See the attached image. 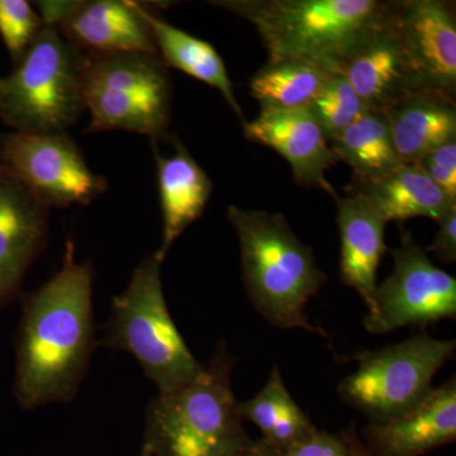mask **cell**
I'll return each mask as SVG.
<instances>
[{"label": "cell", "instance_id": "obj_1", "mask_svg": "<svg viewBox=\"0 0 456 456\" xmlns=\"http://www.w3.org/2000/svg\"><path fill=\"white\" fill-rule=\"evenodd\" d=\"M93 284L92 261L77 263L68 241L59 272L20 296L13 395L23 410L77 397L95 346Z\"/></svg>", "mask_w": 456, "mask_h": 456}, {"label": "cell", "instance_id": "obj_2", "mask_svg": "<svg viewBox=\"0 0 456 456\" xmlns=\"http://www.w3.org/2000/svg\"><path fill=\"white\" fill-rule=\"evenodd\" d=\"M216 7L256 27L268 62H308L330 74L362 49L391 14L380 0H217Z\"/></svg>", "mask_w": 456, "mask_h": 456}, {"label": "cell", "instance_id": "obj_3", "mask_svg": "<svg viewBox=\"0 0 456 456\" xmlns=\"http://www.w3.org/2000/svg\"><path fill=\"white\" fill-rule=\"evenodd\" d=\"M227 217L239 237L246 292L257 314L277 329H302L327 338L305 314L308 301L327 279L312 248L279 213L230 206Z\"/></svg>", "mask_w": 456, "mask_h": 456}, {"label": "cell", "instance_id": "obj_4", "mask_svg": "<svg viewBox=\"0 0 456 456\" xmlns=\"http://www.w3.org/2000/svg\"><path fill=\"white\" fill-rule=\"evenodd\" d=\"M236 358L220 342L194 382L158 393L146 410L143 452L151 456H242L253 445L231 387Z\"/></svg>", "mask_w": 456, "mask_h": 456}, {"label": "cell", "instance_id": "obj_5", "mask_svg": "<svg viewBox=\"0 0 456 456\" xmlns=\"http://www.w3.org/2000/svg\"><path fill=\"white\" fill-rule=\"evenodd\" d=\"M156 251L134 269L127 288L114 297L102 346L131 354L159 393L194 382L204 364L194 358L174 323L161 283Z\"/></svg>", "mask_w": 456, "mask_h": 456}, {"label": "cell", "instance_id": "obj_6", "mask_svg": "<svg viewBox=\"0 0 456 456\" xmlns=\"http://www.w3.org/2000/svg\"><path fill=\"white\" fill-rule=\"evenodd\" d=\"M86 53L45 26L8 77H0V118L16 132L61 134L80 118Z\"/></svg>", "mask_w": 456, "mask_h": 456}, {"label": "cell", "instance_id": "obj_7", "mask_svg": "<svg viewBox=\"0 0 456 456\" xmlns=\"http://www.w3.org/2000/svg\"><path fill=\"white\" fill-rule=\"evenodd\" d=\"M82 90L86 132L127 131L152 141L167 137L171 84L167 65L151 53H86Z\"/></svg>", "mask_w": 456, "mask_h": 456}, {"label": "cell", "instance_id": "obj_8", "mask_svg": "<svg viewBox=\"0 0 456 456\" xmlns=\"http://www.w3.org/2000/svg\"><path fill=\"white\" fill-rule=\"evenodd\" d=\"M455 340L428 332L356 354L358 368L338 384V395L369 422H382L408 412L432 391V380L454 358Z\"/></svg>", "mask_w": 456, "mask_h": 456}, {"label": "cell", "instance_id": "obj_9", "mask_svg": "<svg viewBox=\"0 0 456 456\" xmlns=\"http://www.w3.org/2000/svg\"><path fill=\"white\" fill-rule=\"evenodd\" d=\"M392 274L375 290L362 323L369 334L386 335L402 327L456 318V281L435 265L412 233L402 231L392 251Z\"/></svg>", "mask_w": 456, "mask_h": 456}, {"label": "cell", "instance_id": "obj_10", "mask_svg": "<svg viewBox=\"0 0 456 456\" xmlns=\"http://www.w3.org/2000/svg\"><path fill=\"white\" fill-rule=\"evenodd\" d=\"M0 164L46 208L92 203L107 182L93 173L66 132H9L0 137Z\"/></svg>", "mask_w": 456, "mask_h": 456}, {"label": "cell", "instance_id": "obj_11", "mask_svg": "<svg viewBox=\"0 0 456 456\" xmlns=\"http://www.w3.org/2000/svg\"><path fill=\"white\" fill-rule=\"evenodd\" d=\"M392 17L419 88L455 99L456 22L452 4L441 0L395 2Z\"/></svg>", "mask_w": 456, "mask_h": 456}, {"label": "cell", "instance_id": "obj_12", "mask_svg": "<svg viewBox=\"0 0 456 456\" xmlns=\"http://www.w3.org/2000/svg\"><path fill=\"white\" fill-rule=\"evenodd\" d=\"M49 208L0 164V310L20 298L49 236Z\"/></svg>", "mask_w": 456, "mask_h": 456}, {"label": "cell", "instance_id": "obj_13", "mask_svg": "<svg viewBox=\"0 0 456 456\" xmlns=\"http://www.w3.org/2000/svg\"><path fill=\"white\" fill-rule=\"evenodd\" d=\"M242 126L246 139L283 156L298 184L323 189L338 197L325 173L338 160L310 110L263 108L254 121Z\"/></svg>", "mask_w": 456, "mask_h": 456}, {"label": "cell", "instance_id": "obj_14", "mask_svg": "<svg viewBox=\"0 0 456 456\" xmlns=\"http://www.w3.org/2000/svg\"><path fill=\"white\" fill-rule=\"evenodd\" d=\"M56 28L86 53H151L158 49L145 7L128 0L70 2Z\"/></svg>", "mask_w": 456, "mask_h": 456}, {"label": "cell", "instance_id": "obj_15", "mask_svg": "<svg viewBox=\"0 0 456 456\" xmlns=\"http://www.w3.org/2000/svg\"><path fill=\"white\" fill-rule=\"evenodd\" d=\"M360 437L373 456H422L455 443V375L403 415L368 422Z\"/></svg>", "mask_w": 456, "mask_h": 456}, {"label": "cell", "instance_id": "obj_16", "mask_svg": "<svg viewBox=\"0 0 456 456\" xmlns=\"http://www.w3.org/2000/svg\"><path fill=\"white\" fill-rule=\"evenodd\" d=\"M395 4V2H393ZM342 65L340 73L371 112L386 113L419 88L392 17Z\"/></svg>", "mask_w": 456, "mask_h": 456}, {"label": "cell", "instance_id": "obj_17", "mask_svg": "<svg viewBox=\"0 0 456 456\" xmlns=\"http://www.w3.org/2000/svg\"><path fill=\"white\" fill-rule=\"evenodd\" d=\"M341 237L340 281L362 297L368 310L377 290V272L387 253V222L362 198L336 197Z\"/></svg>", "mask_w": 456, "mask_h": 456}, {"label": "cell", "instance_id": "obj_18", "mask_svg": "<svg viewBox=\"0 0 456 456\" xmlns=\"http://www.w3.org/2000/svg\"><path fill=\"white\" fill-rule=\"evenodd\" d=\"M170 156L155 151L159 193L163 212V239L156 254L165 260L171 246L194 222L200 220L211 198L213 184L187 147L175 141Z\"/></svg>", "mask_w": 456, "mask_h": 456}, {"label": "cell", "instance_id": "obj_19", "mask_svg": "<svg viewBox=\"0 0 456 456\" xmlns=\"http://www.w3.org/2000/svg\"><path fill=\"white\" fill-rule=\"evenodd\" d=\"M399 160L415 164L437 147L456 140L455 99L417 90L387 110Z\"/></svg>", "mask_w": 456, "mask_h": 456}, {"label": "cell", "instance_id": "obj_20", "mask_svg": "<svg viewBox=\"0 0 456 456\" xmlns=\"http://www.w3.org/2000/svg\"><path fill=\"white\" fill-rule=\"evenodd\" d=\"M353 196L362 198L388 222L415 217L439 222L456 206L421 169L419 164H401L380 178L360 182Z\"/></svg>", "mask_w": 456, "mask_h": 456}, {"label": "cell", "instance_id": "obj_21", "mask_svg": "<svg viewBox=\"0 0 456 456\" xmlns=\"http://www.w3.org/2000/svg\"><path fill=\"white\" fill-rule=\"evenodd\" d=\"M145 17L154 36L158 55L164 64L178 69L194 79L217 89L231 110L244 123V114L233 94V86L228 77L226 65L215 47L208 42L170 25L146 8Z\"/></svg>", "mask_w": 456, "mask_h": 456}, {"label": "cell", "instance_id": "obj_22", "mask_svg": "<svg viewBox=\"0 0 456 456\" xmlns=\"http://www.w3.org/2000/svg\"><path fill=\"white\" fill-rule=\"evenodd\" d=\"M329 142L338 160L350 165L360 182L380 178L403 164L383 113L367 110Z\"/></svg>", "mask_w": 456, "mask_h": 456}, {"label": "cell", "instance_id": "obj_23", "mask_svg": "<svg viewBox=\"0 0 456 456\" xmlns=\"http://www.w3.org/2000/svg\"><path fill=\"white\" fill-rule=\"evenodd\" d=\"M332 74L308 62H268L254 75L251 95L261 110H307Z\"/></svg>", "mask_w": 456, "mask_h": 456}, {"label": "cell", "instance_id": "obj_24", "mask_svg": "<svg viewBox=\"0 0 456 456\" xmlns=\"http://www.w3.org/2000/svg\"><path fill=\"white\" fill-rule=\"evenodd\" d=\"M327 140H332L367 112L364 102L341 74H332L307 108Z\"/></svg>", "mask_w": 456, "mask_h": 456}, {"label": "cell", "instance_id": "obj_25", "mask_svg": "<svg viewBox=\"0 0 456 456\" xmlns=\"http://www.w3.org/2000/svg\"><path fill=\"white\" fill-rule=\"evenodd\" d=\"M290 393L285 387L281 369L274 365L268 382L257 395L248 401L240 402L239 411L242 419H248L266 439L275 428L288 415L298 408Z\"/></svg>", "mask_w": 456, "mask_h": 456}, {"label": "cell", "instance_id": "obj_26", "mask_svg": "<svg viewBox=\"0 0 456 456\" xmlns=\"http://www.w3.org/2000/svg\"><path fill=\"white\" fill-rule=\"evenodd\" d=\"M40 13L26 0H0V37L16 65L44 29Z\"/></svg>", "mask_w": 456, "mask_h": 456}, {"label": "cell", "instance_id": "obj_27", "mask_svg": "<svg viewBox=\"0 0 456 456\" xmlns=\"http://www.w3.org/2000/svg\"><path fill=\"white\" fill-rule=\"evenodd\" d=\"M416 164L450 200L456 202V140L437 147Z\"/></svg>", "mask_w": 456, "mask_h": 456}, {"label": "cell", "instance_id": "obj_28", "mask_svg": "<svg viewBox=\"0 0 456 456\" xmlns=\"http://www.w3.org/2000/svg\"><path fill=\"white\" fill-rule=\"evenodd\" d=\"M279 452L281 456H350L340 435L320 430L301 443Z\"/></svg>", "mask_w": 456, "mask_h": 456}, {"label": "cell", "instance_id": "obj_29", "mask_svg": "<svg viewBox=\"0 0 456 456\" xmlns=\"http://www.w3.org/2000/svg\"><path fill=\"white\" fill-rule=\"evenodd\" d=\"M439 231L426 253H434L446 264L456 260V206L439 221Z\"/></svg>", "mask_w": 456, "mask_h": 456}, {"label": "cell", "instance_id": "obj_30", "mask_svg": "<svg viewBox=\"0 0 456 456\" xmlns=\"http://www.w3.org/2000/svg\"><path fill=\"white\" fill-rule=\"evenodd\" d=\"M338 435L349 450L350 456H373L362 443L355 424H351L349 428L338 432Z\"/></svg>", "mask_w": 456, "mask_h": 456}, {"label": "cell", "instance_id": "obj_31", "mask_svg": "<svg viewBox=\"0 0 456 456\" xmlns=\"http://www.w3.org/2000/svg\"><path fill=\"white\" fill-rule=\"evenodd\" d=\"M244 456H281L277 449L273 448L265 440L253 441V445L245 452Z\"/></svg>", "mask_w": 456, "mask_h": 456}, {"label": "cell", "instance_id": "obj_32", "mask_svg": "<svg viewBox=\"0 0 456 456\" xmlns=\"http://www.w3.org/2000/svg\"><path fill=\"white\" fill-rule=\"evenodd\" d=\"M140 456H151V455H150L149 452H143V450H142V452H141Z\"/></svg>", "mask_w": 456, "mask_h": 456}, {"label": "cell", "instance_id": "obj_33", "mask_svg": "<svg viewBox=\"0 0 456 456\" xmlns=\"http://www.w3.org/2000/svg\"><path fill=\"white\" fill-rule=\"evenodd\" d=\"M244 455H245V454H244ZM244 455H242V456H244Z\"/></svg>", "mask_w": 456, "mask_h": 456}]
</instances>
